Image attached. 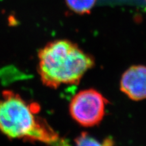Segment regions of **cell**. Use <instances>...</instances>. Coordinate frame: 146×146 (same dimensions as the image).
Here are the masks:
<instances>
[{
	"instance_id": "4",
	"label": "cell",
	"mask_w": 146,
	"mask_h": 146,
	"mask_svg": "<svg viewBox=\"0 0 146 146\" xmlns=\"http://www.w3.org/2000/svg\"><path fill=\"white\" fill-rule=\"evenodd\" d=\"M120 87L134 101L146 99V66L135 65L128 68L120 78Z\"/></svg>"
},
{
	"instance_id": "5",
	"label": "cell",
	"mask_w": 146,
	"mask_h": 146,
	"mask_svg": "<svg viewBox=\"0 0 146 146\" xmlns=\"http://www.w3.org/2000/svg\"><path fill=\"white\" fill-rule=\"evenodd\" d=\"M75 146H114V141L111 137L106 138L100 142L86 132L81 133L75 139Z\"/></svg>"
},
{
	"instance_id": "3",
	"label": "cell",
	"mask_w": 146,
	"mask_h": 146,
	"mask_svg": "<svg viewBox=\"0 0 146 146\" xmlns=\"http://www.w3.org/2000/svg\"><path fill=\"white\" fill-rule=\"evenodd\" d=\"M108 101L99 91L93 89L79 91L70 104V114L80 125L85 127L98 125L105 115Z\"/></svg>"
},
{
	"instance_id": "1",
	"label": "cell",
	"mask_w": 146,
	"mask_h": 146,
	"mask_svg": "<svg viewBox=\"0 0 146 146\" xmlns=\"http://www.w3.org/2000/svg\"><path fill=\"white\" fill-rule=\"evenodd\" d=\"M39 110L37 104L28 103L12 91H3L0 96V131L10 139L70 146L44 119L36 116Z\"/></svg>"
},
{
	"instance_id": "6",
	"label": "cell",
	"mask_w": 146,
	"mask_h": 146,
	"mask_svg": "<svg viewBox=\"0 0 146 146\" xmlns=\"http://www.w3.org/2000/svg\"><path fill=\"white\" fill-rule=\"evenodd\" d=\"M97 0H66V3L70 10L78 14H89Z\"/></svg>"
},
{
	"instance_id": "2",
	"label": "cell",
	"mask_w": 146,
	"mask_h": 146,
	"mask_svg": "<svg viewBox=\"0 0 146 146\" xmlns=\"http://www.w3.org/2000/svg\"><path fill=\"white\" fill-rule=\"evenodd\" d=\"M38 58L42 83L54 89L62 85H76L94 66L92 56L68 40L47 43L39 51Z\"/></svg>"
}]
</instances>
